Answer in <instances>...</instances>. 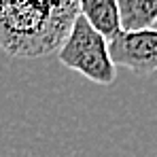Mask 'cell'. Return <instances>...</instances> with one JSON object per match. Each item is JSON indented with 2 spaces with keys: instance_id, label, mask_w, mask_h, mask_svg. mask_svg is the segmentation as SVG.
<instances>
[{
  "instance_id": "1",
  "label": "cell",
  "mask_w": 157,
  "mask_h": 157,
  "mask_svg": "<svg viewBox=\"0 0 157 157\" xmlns=\"http://www.w3.org/2000/svg\"><path fill=\"white\" fill-rule=\"evenodd\" d=\"M78 15V0H0V49L11 57L57 51Z\"/></svg>"
},
{
  "instance_id": "2",
  "label": "cell",
  "mask_w": 157,
  "mask_h": 157,
  "mask_svg": "<svg viewBox=\"0 0 157 157\" xmlns=\"http://www.w3.org/2000/svg\"><path fill=\"white\" fill-rule=\"evenodd\" d=\"M57 59L62 66L75 70L98 85H113L117 78V66L110 59L108 40L100 32H96L81 15H77L70 32L59 45Z\"/></svg>"
},
{
  "instance_id": "3",
  "label": "cell",
  "mask_w": 157,
  "mask_h": 157,
  "mask_svg": "<svg viewBox=\"0 0 157 157\" xmlns=\"http://www.w3.org/2000/svg\"><path fill=\"white\" fill-rule=\"evenodd\" d=\"M108 53L115 66H123L134 75L147 77L157 72V28L119 32L110 43Z\"/></svg>"
},
{
  "instance_id": "4",
  "label": "cell",
  "mask_w": 157,
  "mask_h": 157,
  "mask_svg": "<svg viewBox=\"0 0 157 157\" xmlns=\"http://www.w3.org/2000/svg\"><path fill=\"white\" fill-rule=\"evenodd\" d=\"M78 15L108 43L121 32L117 0H78Z\"/></svg>"
},
{
  "instance_id": "5",
  "label": "cell",
  "mask_w": 157,
  "mask_h": 157,
  "mask_svg": "<svg viewBox=\"0 0 157 157\" xmlns=\"http://www.w3.org/2000/svg\"><path fill=\"white\" fill-rule=\"evenodd\" d=\"M117 9L123 32L147 30L157 24V0H117Z\"/></svg>"
}]
</instances>
